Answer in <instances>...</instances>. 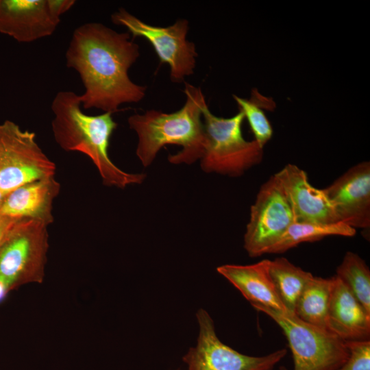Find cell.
<instances>
[{"label":"cell","mask_w":370,"mask_h":370,"mask_svg":"<svg viewBox=\"0 0 370 370\" xmlns=\"http://www.w3.org/2000/svg\"><path fill=\"white\" fill-rule=\"evenodd\" d=\"M139 55L130 33L94 22L75 29L65 57L66 66L79 74L84 87L79 95L82 107L113 114L123 103L140 101L146 87L128 75Z\"/></svg>","instance_id":"6da1fadb"},{"label":"cell","mask_w":370,"mask_h":370,"mask_svg":"<svg viewBox=\"0 0 370 370\" xmlns=\"http://www.w3.org/2000/svg\"><path fill=\"white\" fill-rule=\"evenodd\" d=\"M82 108L79 95L73 91L61 90L56 95L51 109V129L57 144L66 151H77L88 157L104 185L125 188L142 184L145 174L125 172L110 158V138L117 127L112 114L88 115Z\"/></svg>","instance_id":"7a4b0ae2"},{"label":"cell","mask_w":370,"mask_h":370,"mask_svg":"<svg viewBox=\"0 0 370 370\" xmlns=\"http://www.w3.org/2000/svg\"><path fill=\"white\" fill-rule=\"evenodd\" d=\"M184 93L185 103L176 112L150 110L128 117L130 128L138 135L136 153L143 166H149L166 145L182 147L176 154L169 156L170 163L190 164L201 158L205 138L201 117L206 99L200 88L188 83Z\"/></svg>","instance_id":"3957f363"},{"label":"cell","mask_w":370,"mask_h":370,"mask_svg":"<svg viewBox=\"0 0 370 370\" xmlns=\"http://www.w3.org/2000/svg\"><path fill=\"white\" fill-rule=\"evenodd\" d=\"M202 117L205 138L200 166L204 172L239 177L261 162L264 147L255 140L244 138L245 116L241 110L230 118L219 117L210 112L206 103Z\"/></svg>","instance_id":"277c9868"},{"label":"cell","mask_w":370,"mask_h":370,"mask_svg":"<svg viewBox=\"0 0 370 370\" xmlns=\"http://www.w3.org/2000/svg\"><path fill=\"white\" fill-rule=\"evenodd\" d=\"M282 329L288 343L293 370H337L348 358L346 341L329 330L308 323L294 313L252 306Z\"/></svg>","instance_id":"5b68a950"},{"label":"cell","mask_w":370,"mask_h":370,"mask_svg":"<svg viewBox=\"0 0 370 370\" xmlns=\"http://www.w3.org/2000/svg\"><path fill=\"white\" fill-rule=\"evenodd\" d=\"M55 172L35 133L10 120L0 124V190L5 196L29 182L54 177Z\"/></svg>","instance_id":"8992f818"},{"label":"cell","mask_w":370,"mask_h":370,"mask_svg":"<svg viewBox=\"0 0 370 370\" xmlns=\"http://www.w3.org/2000/svg\"><path fill=\"white\" fill-rule=\"evenodd\" d=\"M111 21L116 25L125 27L134 37L147 39L160 62L169 66L172 82H184L186 77L194 73L197 53L195 44L186 39V19H178L168 27L154 26L120 8L111 15Z\"/></svg>","instance_id":"52a82bcc"},{"label":"cell","mask_w":370,"mask_h":370,"mask_svg":"<svg viewBox=\"0 0 370 370\" xmlns=\"http://www.w3.org/2000/svg\"><path fill=\"white\" fill-rule=\"evenodd\" d=\"M196 317L199 324L196 345L182 357L187 370H274L287 354L285 348L262 356L241 354L219 339L206 310L199 309Z\"/></svg>","instance_id":"ba28073f"},{"label":"cell","mask_w":370,"mask_h":370,"mask_svg":"<svg viewBox=\"0 0 370 370\" xmlns=\"http://www.w3.org/2000/svg\"><path fill=\"white\" fill-rule=\"evenodd\" d=\"M295 222L291 205L278 178L273 175L260 186L250 208L244 234V248L251 258L267 254Z\"/></svg>","instance_id":"9c48e42d"},{"label":"cell","mask_w":370,"mask_h":370,"mask_svg":"<svg viewBox=\"0 0 370 370\" xmlns=\"http://www.w3.org/2000/svg\"><path fill=\"white\" fill-rule=\"evenodd\" d=\"M47 225L34 219L16 223L0 249V281L9 291L21 282L39 279L47 249Z\"/></svg>","instance_id":"30bf717a"},{"label":"cell","mask_w":370,"mask_h":370,"mask_svg":"<svg viewBox=\"0 0 370 370\" xmlns=\"http://www.w3.org/2000/svg\"><path fill=\"white\" fill-rule=\"evenodd\" d=\"M340 221L354 229L370 227V162L350 167L323 188Z\"/></svg>","instance_id":"8fae6325"},{"label":"cell","mask_w":370,"mask_h":370,"mask_svg":"<svg viewBox=\"0 0 370 370\" xmlns=\"http://www.w3.org/2000/svg\"><path fill=\"white\" fill-rule=\"evenodd\" d=\"M291 205L295 222L336 223L340 219L323 189L313 186L305 171L287 164L274 174Z\"/></svg>","instance_id":"7c38bea8"},{"label":"cell","mask_w":370,"mask_h":370,"mask_svg":"<svg viewBox=\"0 0 370 370\" xmlns=\"http://www.w3.org/2000/svg\"><path fill=\"white\" fill-rule=\"evenodd\" d=\"M59 23L50 14L47 0H0V33L19 42L49 36Z\"/></svg>","instance_id":"4fadbf2b"},{"label":"cell","mask_w":370,"mask_h":370,"mask_svg":"<svg viewBox=\"0 0 370 370\" xmlns=\"http://www.w3.org/2000/svg\"><path fill=\"white\" fill-rule=\"evenodd\" d=\"M326 326L345 341L370 340V314L336 275L332 277Z\"/></svg>","instance_id":"5bb4252c"},{"label":"cell","mask_w":370,"mask_h":370,"mask_svg":"<svg viewBox=\"0 0 370 370\" xmlns=\"http://www.w3.org/2000/svg\"><path fill=\"white\" fill-rule=\"evenodd\" d=\"M59 190L54 177L23 185L5 196L0 216L34 219L49 225L53 222V201Z\"/></svg>","instance_id":"9a60e30c"},{"label":"cell","mask_w":370,"mask_h":370,"mask_svg":"<svg viewBox=\"0 0 370 370\" xmlns=\"http://www.w3.org/2000/svg\"><path fill=\"white\" fill-rule=\"evenodd\" d=\"M269 263L270 260L264 259L247 265L227 264L218 267L217 271L241 292L251 306L260 305L287 311L271 278Z\"/></svg>","instance_id":"2e32d148"},{"label":"cell","mask_w":370,"mask_h":370,"mask_svg":"<svg viewBox=\"0 0 370 370\" xmlns=\"http://www.w3.org/2000/svg\"><path fill=\"white\" fill-rule=\"evenodd\" d=\"M269 273L286 310L294 313L301 294L314 275L284 257L270 260Z\"/></svg>","instance_id":"e0dca14e"},{"label":"cell","mask_w":370,"mask_h":370,"mask_svg":"<svg viewBox=\"0 0 370 370\" xmlns=\"http://www.w3.org/2000/svg\"><path fill=\"white\" fill-rule=\"evenodd\" d=\"M356 230L347 225L336 223H316L293 222L267 254H282L303 243H312L330 236L352 237Z\"/></svg>","instance_id":"ac0fdd59"},{"label":"cell","mask_w":370,"mask_h":370,"mask_svg":"<svg viewBox=\"0 0 370 370\" xmlns=\"http://www.w3.org/2000/svg\"><path fill=\"white\" fill-rule=\"evenodd\" d=\"M332 286V277L323 278L313 276L301 294L294 314L308 323L327 329Z\"/></svg>","instance_id":"d6986e66"},{"label":"cell","mask_w":370,"mask_h":370,"mask_svg":"<svg viewBox=\"0 0 370 370\" xmlns=\"http://www.w3.org/2000/svg\"><path fill=\"white\" fill-rule=\"evenodd\" d=\"M335 275L370 314V270L365 261L357 254L347 251Z\"/></svg>","instance_id":"ffe728a7"},{"label":"cell","mask_w":370,"mask_h":370,"mask_svg":"<svg viewBox=\"0 0 370 370\" xmlns=\"http://www.w3.org/2000/svg\"><path fill=\"white\" fill-rule=\"evenodd\" d=\"M238 109L247 119L255 140L264 147L273 136V128L268 120L264 109L272 110L275 103L270 99L260 95L257 90L251 91L249 99H243L236 95L233 96Z\"/></svg>","instance_id":"44dd1931"},{"label":"cell","mask_w":370,"mask_h":370,"mask_svg":"<svg viewBox=\"0 0 370 370\" xmlns=\"http://www.w3.org/2000/svg\"><path fill=\"white\" fill-rule=\"evenodd\" d=\"M346 343L349 357L337 370H370V340Z\"/></svg>","instance_id":"7402d4cb"},{"label":"cell","mask_w":370,"mask_h":370,"mask_svg":"<svg viewBox=\"0 0 370 370\" xmlns=\"http://www.w3.org/2000/svg\"><path fill=\"white\" fill-rule=\"evenodd\" d=\"M75 0H47L50 14L60 21V16L69 11L75 3Z\"/></svg>","instance_id":"603a6c76"},{"label":"cell","mask_w":370,"mask_h":370,"mask_svg":"<svg viewBox=\"0 0 370 370\" xmlns=\"http://www.w3.org/2000/svg\"><path fill=\"white\" fill-rule=\"evenodd\" d=\"M18 219L0 216V249L10 236Z\"/></svg>","instance_id":"cb8c5ba5"},{"label":"cell","mask_w":370,"mask_h":370,"mask_svg":"<svg viewBox=\"0 0 370 370\" xmlns=\"http://www.w3.org/2000/svg\"><path fill=\"white\" fill-rule=\"evenodd\" d=\"M9 289L4 283L0 281V301L4 297Z\"/></svg>","instance_id":"d4e9b609"},{"label":"cell","mask_w":370,"mask_h":370,"mask_svg":"<svg viewBox=\"0 0 370 370\" xmlns=\"http://www.w3.org/2000/svg\"><path fill=\"white\" fill-rule=\"evenodd\" d=\"M5 195L0 190V210H1V206L3 205V201L5 199Z\"/></svg>","instance_id":"484cf974"},{"label":"cell","mask_w":370,"mask_h":370,"mask_svg":"<svg viewBox=\"0 0 370 370\" xmlns=\"http://www.w3.org/2000/svg\"><path fill=\"white\" fill-rule=\"evenodd\" d=\"M278 370H288V369L284 366H280V367H279Z\"/></svg>","instance_id":"4316f807"}]
</instances>
